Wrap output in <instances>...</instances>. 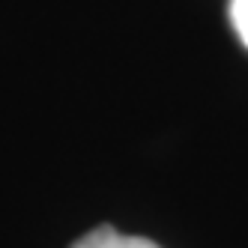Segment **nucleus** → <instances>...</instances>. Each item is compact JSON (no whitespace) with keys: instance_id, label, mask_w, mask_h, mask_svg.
I'll return each mask as SVG.
<instances>
[{"instance_id":"2","label":"nucleus","mask_w":248,"mask_h":248,"mask_svg":"<svg viewBox=\"0 0 248 248\" xmlns=\"http://www.w3.org/2000/svg\"><path fill=\"white\" fill-rule=\"evenodd\" d=\"M230 21L242 45H248V0H230Z\"/></svg>"},{"instance_id":"1","label":"nucleus","mask_w":248,"mask_h":248,"mask_svg":"<svg viewBox=\"0 0 248 248\" xmlns=\"http://www.w3.org/2000/svg\"><path fill=\"white\" fill-rule=\"evenodd\" d=\"M72 248H158V245L150 242V239H144V236L117 233L114 227H96L84 239H78Z\"/></svg>"}]
</instances>
